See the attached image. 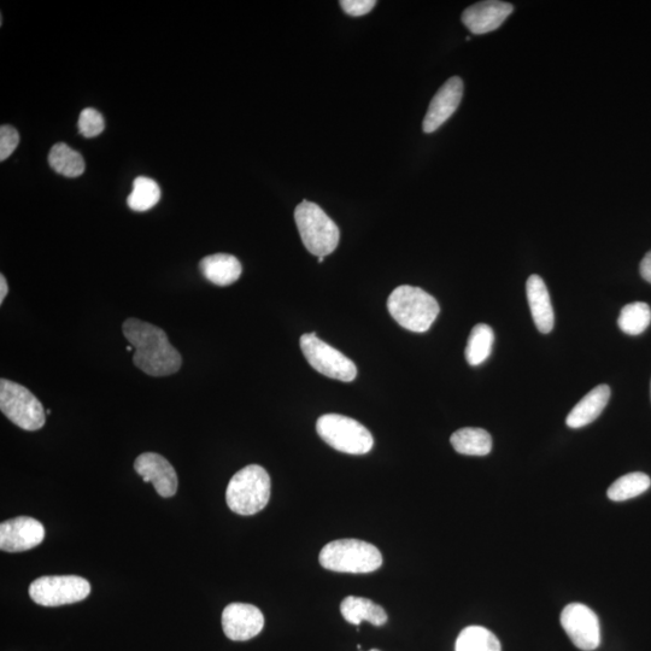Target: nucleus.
I'll return each mask as SVG.
<instances>
[{
    "instance_id": "nucleus-28",
    "label": "nucleus",
    "mask_w": 651,
    "mask_h": 651,
    "mask_svg": "<svg viewBox=\"0 0 651 651\" xmlns=\"http://www.w3.org/2000/svg\"><path fill=\"white\" fill-rule=\"evenodd\" d=\"M20 143V134L13 126L0 127V161L4 162L14 154Z\"/></svg>"
},
{
    "instance_id": "nucleus-7",
    "label": "nucleus",
    "mask_w": 651,
    "mask_h": 651,
    "mask_svg": "<svg viewBox=\"0 0 651 651\" xmlns=\"http://www.w3.org/2000/svg\"><path fill=\"white\" fill-rule=\"evenodd\" d=\"M0 410L22 430L33 432L45 426L43 404L27 387L14 381L0 380Z\"/></svg>"
},
{
    "instance_id": "nucleus-13",
    "label": "nucleus",
    "mask_w": 651,
    "mask_h": 651,
    "mask_svg": "<svg viewBox=\"0 0 651 651\" xmlns=\"http://www.w3.org/2000/svg\"><path fill=\"white\" fill-rule=\"evenodd\" d=\"M134 469L145 483H151L158 495L173 497L178 491V475L170 462L156 453H145L137 457Z\"/></svg>"
},
{
    "instance_id": "nucleus-23",
    "label": "nucleus",
    "mask_w": 651,
    "mask_h": 651,
    "mask_svg": "<svg viewBox=\"0 0 651 651\" xmlns=\"http://www.w3.org/2000/svg\"><path fill=\"white\" fill-rule=\"evenodd\" d=\"M456 651H502L498 638L482 626H468L456 641Z\"/></svg>"
},
{
    "instance_id": "nucleus-1",
    "label": "nucleus",
    "mask_w": 651,
    "mask_h": 651,
    "mask_svg": "<svg viewBox=\"0 0 651 651\" xmlns=\"http://www.w3.org/2000/svg\"><path fill=\"white\" fill-rule=\"evenodd\" d=\"M123 336L134 348L133 363L150 377H168L180 371L183 357L162 328L139 319L123 322Z\"/></svg>"
},
{
    "instance_id": "nucleus-26",
    "label": "nucleus",
    "mask_w": 651,
    "mask_h": 651,
    "mask_svg": "<svg viewBox=\"0 0 651 651\" xmlns=\"http://www.w3.org/2000/svg\"><path fill=\"white\" fill-rule=\"evenodd\" d=\"M651 322V309L647 303L635 302L627 304L618 320L620 330L630 336H638L649 327Z\"/></svg>"
},
{
    "instance_id": "nucleus-14",
    "label": "nucleus",
    "mask_w": 651,
    "mask_h": 651,
    "mask_svg": "<svg viewBox=\"0 0 651 651\" xmlns=\"http://www.w3.org/2000/svg\"><path fill=\"white\" fill-rule=\"evenodd\" d=\"M463 97V81L459 76L450 78L433 97L422 123L425 133L436 132L455 114Z\"/></svg>"
},
{
    "instance_id": "nucleus-16",
    "label": "nucleus",
    "mask_w": 651,
    "mask_h": 651,
    "mask_svg": "<svg viewBox=\"0 0 651 651\" xmlns=\"http://www.w3.org/2000/svg\"><path fill=\"white\" fill-rule=\"evenodd\" d=\"M526 292L532 318L538 331L543 334L550 333L554 328L555 316L547 285L539 275L533 274L527 280Z\"/></svg>"
},
{
    "instance_id": "nucleus-20",
    "label": "nucleus",
    "mask_w": 651,
    "mask_h": 651,
    "mask_svg": "<svg viewBox=\"0 0 651 651\" xmlns=\"http://www.w3.org/2000/svg\"><path fill=\"white\" fill-rule=\"evenodd\" d=\"M457 453L468 456H485L491 453L492 438L483 428H461L450 438Z\"/></svg>"
},
{
    "instance_id": "nucleus-9",
    "label": "nucleus",
    "mask_w": 651,
    "mask_h": 651,
    "mask_svg": "<svg viewBox=\"0 0 651 651\" xmlns=\"http://www.w3.org/2000/svg\"><path fill=\"white\" fill-rule=\"evenodd\" d=\"M90 592L89 580L78 576L41 577L29 586V596L43 607L78 603L84 601Z\"/></svg>"
},
{
    "instance_id": "nucleus-33",
    "label": "nucleus",
    "mask_w": 651,
    "mask_h": 651,
    "mask_svg": "<svg viewBox=\"0 0 651 651\" xmlns=\"http://www.w3.org/2000/svg\"><path fill=\"white\" fill-rule=\"evenodd\" d=\"M324 260H325V257H319V258H318L319 263L324 262Z\"/></svg>"
},
{
    "instance_id": "nucleus-17",
    "label": "nucleus",
    "mask_w": 651,
    "mask_h": 651,
    "mask_svg": "<svg viewBox=\"0 0 651 651\" xmlns=\"http://www.w3.org/2000/svg\"><path fill=\"white\" fill-rule=\"evenodd\" d=\"M609 398H611V387L604 384L598 385L572 409L570 415L567 416V426L582 428L590 425L607 407Z\"/></svg>"
},
{
    "instance_id": "nucleus-29",
    "label": "nucleus",
    "mask_w": 651,
    "mask_h": 651,
    "mask_svg": "<svg viewBox=\"0 0 651 651\" xmlns=\"http://www.w3.org/2000/svg\"><path fill=\"white\" fill-rule=\"evenodd\" d=\"M339 4L349 16L360 17L371 13L377 2L375 0H342Z\"/></svg>"
},
{
    "instance_id": "nucleus-2",
    "label": "nucleus",
    "mask_w": 651,
    "mask_h": 651,
    "mask_svg": "<svg viewBox=\"0 0 651 651\" xmlns=\"http://www.w3.org/2000/svg\"><path fill=\"white\" fill-rule=\"evenodd\" d=\"M387 309L398 325L415 333L430 330L441 312L436 298L420 287L409 285L398 286L392 291Z\"/></svg>"
},
{
    "instance_id": "nucleus-8",
    "label": "nucleus",
    "mask_w": 651,
    "mask_h": 651,
    "mask_svg": "<svg viewBox=\"0 0 651 651\" xmlns=\"http://www.w3.org/2000/svg\"><path fill=\"white\" fill-rule=\"evenodd\" d=\"M301 349L309 365L325 377L350 383L357 377V368L353 361L321 340L316 333L303 334Z\"/></svg>"
},
{
    "instance_id": "nucleus-15",
    "label": "nucleus",
    "mask_w": 651,
    "mask_h": 651,
    "mask_svg": "<svg viewBox=\"0 0 651 651\" xmlns=\"http://www.w3.org/2000/svg\"><path fill=\"white\" fill-rule=\"evenodd\" d=\"M513 10L512 4L488 0L467 8L463 11L461 20L469 32L477 35L486 34L500 28Z\"/></svg>"
},
{
    "instance_id": "nucleus-30",
    "label": "nucleus",
    "mask_w": 651,
    "mask_h": 651,
    "mask_svg": "<svg viewBox=\"0 0 651 651\" xmlns=\"http://www.w3.org/2000/svg\"><path fill=\"white\" fill-rule=\"evenodd\" d=\"M639 272H641L642 278L651 284V250L644 256Z\"/></svg>"
},
{
    "instance_id": "nucleus-4",
    "label": "nucleus",
    "mask_w": 651,
    "mask_h": 651,
    "mask_svg": "<svg viewBox=\"0 0 651 651\" xmlns=\"http://www.w3.org/2000/svg\"><path fill=\"white\" fill-rule=\"evenodd\" d=\"M271 488V478L265 468L246 466L233 475L227 486V506L239 515L260 513L271 498Z\"/></svg>"
},
{
    "instance_id": "nucleus-31",
    "label": "nucleus",
    "mask_w": 651,
    "mask_h": 651,
    "mask_svg": "<svg viewBox=\"0 0 651 651\" xmlns=\"http://www.w3.org/2000/svg\"><path fill=\"white\" fill-rule=\"evenodd\" d=\"M9 286L8 281L4 275H0V304H3L5 297L8 296Z\"/></svg>"
},
{
    "instance_id": "nucleus-24",
    "label": "nucleus",
    "mask_w": 651,
    "mask_h": 651,
    "mask_svg": "<svg viewBox=\"0 0 651 651\" xmlns=\"http://www.w3.org/2000/svg\"><path fill=\"white\" fill-rule=\"evenodd\" d=\"M651 486V479L647 474L636 472L624 475L615 480L608 489V497L614 502L631 500L644 494Z\"/></svg>"
},
{
    "instance_id": "nucleus-3",
    "label": "nucleus",
    "mask_w": 651,
    "mask_h": 651,
    "mask_svg": "<svg viewBox=\"0 0 651 651\" xmlns=\"http://www.w3.org/2000/svg\"><path fill=\"white\" fill-rule=\"evenodd\" d=\"M319 561L328 571L366 574L379 570L383 555L373 544L360 539H338L322 548Z\"/></svg>"
},
{
    "instance_id": "nucleus-32",
    "label": "nucleus",
    "mask_w": 651,
    "mask_h": 651,
    "mask_svg": "<svg viewBox=\"0 0 651 651\" xmlns=\"http://www.w3.org/2000/svg\"><path fill=\"white\" fill-rule=\"evenodd\" d=\"M126 350H127V351H133V350H134V348H133V346H132V345H128V346H127V348H126Z\"/></svg>"
},
{
    "instance_id": "nucleus-11",
    "label": "nucleus",
    "mask_w": 651,
    "mask_h": 651,
    "mask_svg": "<svg viewBox=\"0 0 651 651\" xmlns=\"http://www.w3.org/2000/svg\"><path fill=\"white\" fill-rule=\"evenodd\" d=\"M45 527L37 519L20 516L0 525V549L7 553H21L44 542Z\"/></svg>"
},
{
    "instance_id": "nucleus-10",
    "label": "nucleus",
    "mask_w": 651,
    "mask_h": 651,
    "mask_svg": "<svg viewBox=\"0 0 651 651\" xmlns=\"http://www.w3.org/2000/svg\"><path fill=\"white\" fill-rule=\"evenodd\" d=\"M561 625L578 649L594 651L600 647V621L594 611L584 604H568L561 613Z\"/></svg>"
},
{
    "instance_id": "nucleus-25",
    "label": "nucleus",
    "mask_w": 651,
    "mask_h": 651,
    "mask_svg": "<svg viewBox=\"0 0 651 651\" xmlns=\"http://www.w3.org/2000/svg\"><path fill=\"white\" fill-rule=\"evenodd\" d=\"M161 189L155 180L146 177H139L134 180L133 191L128 196V207L134 211H148L160 202Z\"/></svg>"
},
{
    "instance_id": "nucleus-22",
    "label": "nucleus",
    "mask_w": 651,
    "mask_h": 651,
    "mask_svg": "<svg viewBox=\"0 0 651 651\" xmlns=\"http://www.w3.org/2000/svg\"><path fill=\"white\" fill-rule=\"evenodd\" d=\"M495 334L492 328L486 324H478L469 334L466 360L471 366L482 365L489 359L494 345Z\"/></svg>"
},
{
    "instance_id": "nucleus-12",
    "label": "nucleus",
    "mask_w": 651,
    "mask_h": 651,
    "mask_svg": "<svg viewBox=\"0 0 651 651\" xmlns=\"http://www.w3.org/2000/svg\"><path fill=\"white\" fill-rule=\"evenodd\" d=\"M263 626H265V617L260 609L252 604H228L222 613V629L227 638L232 641H249L260 635Z\"/></svg>"
},
{
    "instance_id": "nucleus-19",
    "label": "nucleus",
    "mask_w": 651,
    "mask_h": 651,
    "mask_svg": "<svg viewBox=\"0 0 651 651\" xmlns=\"http://www.w3.org/2000/svg\"><path fill=\"white\" fill-rule=\"evenodd\" d=\"M340 612L349 624L356 626L362 621H368L374 626H383L387 623L384 608L365 597H346L340 604Z\"/></svg>"
},
{
    "instance_id": "nucleus-18",
    "label": "nucleus",
    "mask_w": 651,
    "mask_h": 651,
    "mask_svg": "<svg viewBox=\"0 0 651 651\" xmlns=\"http://www.w3.org/2000/svg\"><path fill=\"white\" fill-rule=\"evenodd\" d=\"M204 278L217 286L236 283L242 275V263L237 257L228 254H215L204 257L199 263Z\"/></svg>"
},
{
    "instance_id": "nucleus-6",
    "label": "nucleus",
    "mask_w": 651,
    "mask_h": 651,
    "mask_svg": "<svg viewBox=\"0 0 651 651\" xmlns=\"http://www.w3.org/2000/svg\"><path fill=\"white\" fill-rule=\"evenodd\" d=\"M322 441L340 453L368 454L374 447L372 433L359 421L339 414H326L316 422Z\"/></svg>"
},
{
    "instance_id": "nucleus-21",
    "label": "nucleus",
    "mask_w": 651,
    "mask_h": 651,
    "mask_svg": "<svg viewBox=\"0 0 651 651\" xmlns=\"http://www.w3.org/2000/svg\"><path fill=\"white\" fill-rule=\"evenodd\" d=\"M49 163L51 168L63 177L78 178L85 172L84 157L64 143L52 146Z\"/></svg>"
},
{
    "instance_id": "nucleus-5",
    "label": "nucleus",
    "mask_w": 651,
    "mask_h": 651,
    "mask_svg": "<svg viewBox=\"0 0 651 651\" xmlns=\"http://www.w3.org/2000/svg\"><path fill=\"white\" fill-rule=\"evenodd\" d=\"M295 221L302 242L310 254L326 257L337 249L339 228L318 204L303 201L297 205Z\"/></svg>"
},
{
    "instance_id": "nucleus-27",
    "label": "nucleus",
    "mask_w": 651,
    "mask_h": 651,
    "mask_svg": "<svg viewBox=\"0 0 651 651\" xmlns=\"http://www.w3.org/2000/svg\"><path fill=\"white\" fill-rule=\"evenodd\" d=\"M79 132L85 138H95L104 131V119L96 109L87 108L79 116Z\"/></svg>"
},
{
    "instance_id": "nucleus-34",
    "label": "nucleus",
    "mask_w": 651,
    "mask_h": 651,
    "mask_svg": "<svg viewBox=\"0 0 651 651\" xmlns=\"http://www.w3.org/2000/svg\"><path fill=\"white\" fill-rule=\"evenodd\" d=\"M369 651H380V650H378V649H372V650H369Z\"/></svg>"
}]
</instances>
